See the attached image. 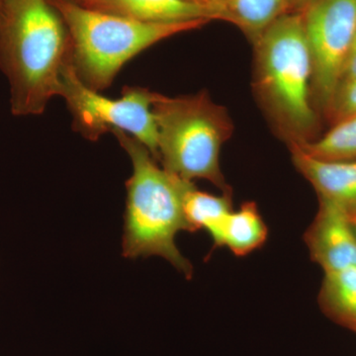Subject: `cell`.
Listing matches in <instances>:
<instances>
[{
	"mask_svg": "<svg viewBox=\"0 0 356 356\" xmlns=\"http://www.w3.org/2000/svg\"><path fill=\"white\" fill-rule=\"evenodd\" d=\"M70 60L67 26L49 0H2L0 70L10 84L14 115L43 113L51 98L60 95Z\"/></svg>",
	"mask_w": 356,
	"mask_h": 356,
	"instance_id": "1",
	"label": "cell"
},
{
	"mask_svg": "<svg viewBox=\"0 0 356 356\" xmlns=\"http://www.w3.org/2000/svg\"><path fill=\"white\" fill-rule=\"evenodd\" d=\"M112 133L133 163V175L126 182L124 257L158 255L191 278L193 267L178 250L175 236L181 231L191 232L184 197L192 182L159 168L147 147L132 136L120 130Z\"/></svg>",
	"mask_w": 356,
	"mask_h": 356,
	"instance_id": "2",
	"label": "cell"
},
{
	"mask_svg": "<svg viewBox=\"0 0 356 356\" xmlns=\"http://www.w3.org/2000/svg\"><path fill=\"white\" fill-rule=\"evenodd\" d=\"M62 16L76 76L95 91L108 88L128 60L166 38L207 24L201 19L149 23L103 13L72 0H49Z\"/></svg>",
	"mask_w": 356,
	"mask_h": 356,
	"instance_id": "3",
	"label": "cell"
},
{
	"mask_svg": "<svg viewBox=\"0 0 356 356\" xmlns=\"http://www.w3.org/2000/svg\"><path fill=\"white\" fill-rule=\"evenodd\" d=\"M257 88L292 140H308L317 116L313 102V63L303 15L284 13L257 40Z\"/></svg>",
	"mask_w": 356,
	"mask_h": 356,
	"instance_id": "4",
	"label": "cell"
},
{
	"mask_svg": "<svg viewBox=\"0 0 356 356\" xmlns=\"http://www.w3.org/2000/svg\"><path fill=\"white\" fill-rule=\"evenodd\" d=\"M152 108L163 168L186 181L208 180L231 194L220 168L222 145L233 130L226 110L205 92L179 97L153 92Z\"/></svg>",
	"mask_w": 356,
	"mask_h": 356,
	"instance_id": "5",
	"label": "cell"
},
{
	"mask_svg": "<svg viewBox=\"0 0 356 356\" xmlns=\"http://www.w3.org/2000/svg\"><path fill=\"white\" fill-rule=\"evenodd\" d=\"M60 95L74 117V130L84 138L95 142L104 134L123 131L145 145L158 161V129L149 89L125 86L120 99H110L86 86L70 60L63 70Z\"/></svg>",
	"mask_w": 356,
	"mask_h": 356,
	"instance_id": "6",
	"label": "cell"
},
{
	"mask_svg": "<svg viewBox=\"0 0 356 356\" xmlns=\"http://www.w3.org/2000/svg\"><path fill=\"white\" fill-rule=\"evenodd\" d=\"M302 15L313 63V97L325 111L356 36V0H314Z\"/></svg>",
	"mask_w": 356,
	"mask_h": 356,
	"instance_id": "7",
	"label": "cell"
},
{
	"mask_svg": "<svg viewBox=\"0 0 356 356\" xmlns=\"http://www.w3.org/2000/svg\"><path fill=\"white\" fill-rule=\"evenodd\" d=\"M305 241L312 259L324 273L356 266V234L350 214L337 203L320 198Z\"/></svg>",
	"mask_w": 356,
	"mask_h": 356,
	"instance_id": "8",
	"label": "cell"
},
{
	"mask_svg": "<svg viewBox=\"0 0 356 356\" xmlns=\"http://www.w3.org/2000/svg\"><path fill=\"white\" fill-rule=\"evenodd\" d=\"M293 163L313 185L318 198L341 206L350 214L356 213L355 161H324L305 153L291 142Z\"/></svg>",
	"mask_w": 356,
	"mask_h": 356,
	"instance_id": "9",
	"label": "cell"
},
{
	"mask_svg": "<svg viewBox=\"0 0 356 356\" xmlns=\"http://www.w3.org/2000/svg\"><path fill=\"white\" fill-rule=\"evenodd\" d=\"M86 7L142 22L214 19L207 9L185 0H95Z\"/></svg>",
	"mask_w": 356,
	"mask_h": 356,
	"instance_id": "10",
	"label": "cell"
},
{
	"mask_svg": "<svg viewBox=\"0 0 356 356\" xmlns=\"http://www.w3.org/2000/svg\"><path fill=\"white\" fill-rule=\"evenodd\" d=\"M268 229L254 202H245L222 220L212 236L214 247L228 248L236 257H245L266 243Z\"/></svg>",
	"mask_w": 356,
	"mask_h": 356,
	"instance_id": "11",
	"label": "cell"
},
{
	"mask_svg": "<svg viewBox=\"0 0 356 356\" xmlns=\"http://www.w3.org/2000/svg\"><path fill=\"white\" fill-rule=\"evenodd\" d=\"M318 303L330 317L356 331V266L325 273Z\"/></svg>",
	"mask_w": 356,
	"mask_h": 356,
	"instance_id": "12",
	"label": "cell"
},
{
	"mask_svg": "<svg viewBox=\"0 0 356 356\" xmlns=\"http://www.w3.org/2000/svg\"><path fill=\"white\" fill-rule=\"evenodd\" d=\"M184 209L191 232L205 229L212 238L222 220L233 211L231 194L214 195L199 191L191 184L184 193Z\"/></svg>",
	"mask_w": 356,
	"mask_h": 356,
	"instance_id": "13",
	"label": "cell"
},
{
	"mask_svg": "<svg viewBox=\"0 0 356 356\" xmlns=\"http://www.w3.org/2000/svg\"><path fill=\"white\" fill-rule=\"evenodd\" d=\"M288 0H225L224 20L235 23L255 41L284 14Z\"/></svg>",
	"mask_w": 356,
	"mask_h": 356,
	"instance_id": "14",
	"label": "cell"
},
{
	"mask_svg": "<svg viewBox=\"0 0 356 356\" xmlns=\"http://www.w3.org/2000/svg\"><path fill=\"white\" fill-rule=\"evenodd\" d=\"M305 153L324 161H355L356 114L337 122L323 137L297 142Z\"/></svg>",
	"mask_w": 356,
	"mask_h": 356,
	"instance_id": "15",
	"label": "cell"
},
{
	"mask_svg": "<svg viewBox=\"0 0 356 356\" xmlns=\"http://www.w3.org/2000/svg\"><path fill=\"white\" fill-rule=\"evenodd\" d=\"M325 113L334 124L356 114V77L337 86Z\"/></svg>",
	"mask_w": 356,
	"mask_h": 356,
	"instance_id": "16",
	"label": "cell"
},
{
	"mask_svg": "<svg viewBox=\"0 0 356 356\" xmlns=\"http://www.w3.org/2000/svg\"><path fill=\"white\" fill-rule=\"evenodd\" d=\"M185 1L207 9L212 14L214 19L224 20L225 0H185Z\"/></svg>",
	"mask_w": 356,
	"mask_h": 356,
	"instance_id": "17",
	"label": "cell"
},
{
	"mask_svg": "<svg viewBox=\"0 0 356 356\" xmlns=\"http://www.w3.org/2000/svg\"><path fill=\"white\" fill-rule=\"evenodd\" d=\"M355 77H356V36L355 40H353V44H351L346 62H344L339 83L341 81H348V79H355Z\"/></svg>",
	"mask_w": 356,
	"mask_h": 356,
	"instance_id": "18",
	"label": "cell"
},
{
	"mask_svg": "<svg viewBox=\"0 0 356 356\" xmlns=\"http://www.w3.org/2000/svg\"><path fill=\"white\" fill-rule=\"evenodd\" d=\"M72 1L76 2V3L81 4V6H88L95 0H72Z\"/></svg>",
	"mask_w": 356,
	"mask_h": 356,
	"instance_id": "19",
	"label": "cell"
},
{
	"mask_svg": "<svg viewBox=\"0 0 356 356\" xmlns=\"http://www.w3.org/2000/svg\"><path fill=\"white\" fill-rule=\"evenodd\" d=\"M350 221H351V224H353V229H355V234H356V213H355V214L350 215Z\"/></svg>",
	"mask_w": 356,
	"mask_h": 356,
	"instance_id": "20",
	"label": "cell"
},
{
	"mask_svg": "<svg viewBox=\"0 0 356 356\" xmlns=\"http://www.w3.org/2000/svg\"><path fill=\"white\" fill-rule=\"evenodd\" d=\"M299 1L303 2V3L307 4L310 3V2L314 1V0H299Z\"/></svg>",
	"mask_w": 356,
	"mask_h": 356,
	"instance_id": "21",
	"label": "cell"
},
{
	"mask_svg": "<svg viewBox=\"0 0 356 356\" xmlns=\"http://www.w3.org/2000/svg\"><path fill=\"white\" fill-rule=\"evenodd\" d=\"M2 0H0V6H1Z\"/></svg>",
	"mask_w": 356,
	"mask_h": 356,
	"instance_id": "22",
	"label": "cell"
},
{
	"mask_svg": "<svg viewBox=\"0 0 356 356\" xmlns=\"http://www.w3.org/2000/svg\"><path fill=\"white\" fill-rule=\"evenodd\" d=\"M353 214H355V213H353Z\"/></svg>",
	"mask_w": 356,
	"mask_h": 356,
	"instance_id": "23",
	"label": "cell"
}]
</instances>
